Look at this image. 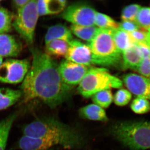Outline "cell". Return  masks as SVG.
Listing matches in <instances>:
<instances>
[{"instance_id": "22", "label": "cell", "mask_w": 150, "mask_h": 150, "mask_svg": "<svg viewBox=\"0 0 150 150\" xmlns=\"http://www.w3.org/2000/svg\"><path fill=\"white\" fill-rule=\"evenodd\" d=\"M95 25L100 29L113 30L119 28V23L107 15L96 12Z\"/></svg>"}, {"instance_id": "20", "label": "cell", "mask_w": 150, "mask_h": 150, "mask_svg": "<svg viewBox=\"0 0 150 150\" xmlns=\"http://www.w3.org/2000/svg\"><path fill=\"white\" fill-rule=\"evenodd\" d=\"M68 47L69 43L66 41L61 40H52L46 44L45 53L51 57H65Z\"/></svg>"}, {"instance_id": "15", "label": "cell", "mask_w": 150, "mask_h": 150, "mask_svg": "<svg viewBox=\"0 0 150 150\" xmlns=\"http://www.w3.org/2000/svg\"><path fill=\"white\" fill-rule=\"evenodd\" d=\"M122 67L123 69L137 70L143 60L141 52L136 45L122 53Z\"/></svg>"}, {"instance_id": "1", "label": "cell", "mask_w": 150, "mask_h": 150, "mask_svg": "<svg viewBox=\"0 0 150 150\" xmlns=\"http://www.w3.org/2000/svg\"><path fill=\"white\" fill-rule=\"evenodd\" d=\"M30 51L32 63L20 87L23 102L39 100L51 108L57 107L70 96L72 86L64 82L52 57L37 48Z\"/></svg>"}, {"instance_id": "5", "label": "cell", "mask_w": 150, "mask_h": 150, "mask_svg": "<svg viewBox=\"0 0 150 150\" xmlns=\"http://www.w3.org/2000/svg\"><path fill=\"white\" fill-rule=\"evenodd\" d=\"M122 86V81L111 74L106 68L91 67L79 83L77 90L82 96L88 98L98 92L120 88Z\"/></svg>"}, {"instance_id": "4", "label": "cell", "mask_w": 150, "mask_h": 150, "mask_svg": "<svg viewBox=\"0 0 150 150\" xmlns=\"http://www.w3.org/2000/svg\"><path fill=\"white\" fill-rule=\"evenodd\" d=\"M112 131L118 140L131 149H150V122H121L114 125Z\"/></svg>"}, {"instance_id": "19", "label": "cell", "mask_w": 150, "mask_h": 150, "mask_svg": "<svg viewBox=\"0 0 150 150\" xmlns=\"http://www.w3.org/2000/svg\"><path fill=\"white\" fill-rule=\"evenodd\" d=\"M17 116V112H15L0 121V150H5L10 131Z\"/></svg>"}, {"instance_id": "8", "label": "cell", "mask_w": 150, "mask_h": 150, "mask_svg": "<svg viewBox=\"0 0 150 150\" xmlns=\"http://www.w3.org/2000/svg\"><path fill=\"white\" fill-rule=\"evenodd\" d=\"M96 11L86 3H76L69 6L63 12L62 17L75 25L95 26Z\"/></svg>"}, {"instance_id": "21", "label": "cell", "mask_w": 150, "mask_h": 150, "mask_svg": "<svg viewBox=\"0 0 150 150\" xmlns=\"http://www.w3.org/2000/svg\"><path fill=\"white\" fill-rule=\"evenodd\" d=\"M99 28L95 26H82L72 25L71 30L72 33L81 38L89 43L93 39L99 30Z\"/></svg>"}, {"instance_id": "9", "label": "cell", "mask_w": 150, "mask_h": 150, "mask_svg": "<svg viewBox=\"0 0 150 150\" xmlns=\"http://www.w3.org/2000/svg\"><path fill=\"white\" fill-rule=\"evenodd\" d=\"M91 67L66 60L59 65V71L62 79L68 85H79Z\"/></svg>"}, {"instance_id": "2", "label": "cell", "mask_w": 150, "mask_h": 150, "mask_svg": "<svg viewBox=\"0 0 150 150\" xmlns=\"http://www.w3.org/2000/svg\"><path fill=\"white\" fill-rule=\"evenodd\" d=\"M23 136L35 138L52 139L67 148L81 144V137L69 127L51 118L37 119L25 126Z\"/></svg>"}, {"instance_id": "7", "label": "cell", "mask_w": 150, "mask_h": 150, "mask_svg": "<svg viewBox=\"0 0 150 150\" xmlns=\"http://www.w3.org/2000/svg\"><path fill=\"white\" fill-rule=\"evenodd\" d=\"M30 66L27 59H7L0 66V82L9 84L22 82Z\"/></svg>"}, {"instance_id": "17", "label": "cell", "mask_w": 150, "mask_h": 150, "mask_svg": "<svg viewBox=\"0 0 150 150\" xmlns=\"http://www.w3.org/2000/svg\"><path fill=\"white\" fill-rule=\"evenodd\" d=\"M79 114L83 118L93 121H105L108 120L104 109L95 104L88 105L81 108Z\"/></svg>"}, {"instance_id": "23", "label": "cell", "mask_w": 150, "mask_h": 150, "mask_svg": "<svg viewBox=\"0 0 150 150\" xmlns=\"http://www.w3.org/2000/svg\"><path fill=\"white\" fill-rule=\"evenodd\" d=\"M95 104L102 108L109 107L113 100V96L110 90H105L96 93L91 96Z\"/></svg>"}, {"instance_id": "14", "label": "cell", "mask_w": 150, "mask_h": 150, "mask_svg": "<svg viewBox=\"0 0 150 150\" xmlns=\"http://www.w3.org/2000/svg\"><path fill=\"white\" fill-rule=\"evenodd\" d=\"M71 30L62 24L55 25L48 28L45 36V44L54 40H64L69 43L73 40V35Z\"/></svg>"}, {"instance_id": "24", "label": "cell", "mask_w": 150, "mask_h": 150, "mask_svg": "<svg viewBox=\"0 0 150 150\" xmlns=\"http://www.w3.org/2000/svg\"><path fill=\"white\" fill-rule=\"evenodd\" d=\"M13 15L7 9L0 7V34L9 32L12 27Z\"/></svg>"}, {"instance_id": "27", "label": "cell", "mask_w": 150, "mask_h": 150, "mask_svg": "<svg viewBox=\"0 0 150 150\" xmlns=\"http://www.w3.org/2000/svg\"><path fill=\"white\" fill-rule=\"evenodd\" d=\"M142 7L139 5L132 4L126 6L122 10L121 18L122 21L134 22Z\"/></svg>"}, {"instance_id": "38", "label": "cell", "mask_w": 150, "mask_h": 150, "mask_svg": "<svg viewBox=\"0 0 150 150\" xmlns=\"http://www.w3.org/2000/svg\"><path fill=\"white\" fill-rule=\"evenodd\" d=\"M148 31H149L148 33H149L150 34V28L149 29V30H148Z\"/></svg>"}, {"instance_id": "35", "label": "cell", "mask_w": 150, "mask_h": 150, "mask_svg": "<svg viewBox=\"0 0 150 150\" xmlns=\"http://www.w3.org/2000/svg\"><path fill=\"white\" fill-rule=\"evenodd\" d=\"M29 0H14L12 1L13 6L16 8L17 11L22 8L28 3Z\"/></svg>"}, {"instance_id": "16", "label": "cell", "mask_w": 150, "mask_h": 150, "mask_svg": "<svg viewBox=\"0 0 150 150\" xmlns=\"http://www.w3.org/2000/svg\"><path fill=\"white\" fill-rule=\"evenodd\" d=\"M22 97L20 90L8 88H0V110L10 107L16 103Z\"/></svg>"}, {"instance_id": "34", "label": "cell", "mask_w": 150, "mask_h": 150, "mask_svg": "<svg viewBox=\"0 0 150 150\" xmlns=\"http://www.w3.org/2000/svg\"><path fill=\"white\" fill-rule=\"evenodd\" d=\"M36 6L38 13L39 16L48 15L47 10L46 0H40L36 1Z\"/></svg>"}, {"instance_id": "36", "label": "cell", "mask_w": 150, "mask_h": 150, "mask_svg": "<svg viewBox=\"0 0 150 150\" xmlns=\"http://www.w3.org/2000/svg\"><path fill=\"white\" fill-rule=\"evenodd\" d=\"M146 43L150 47V34L148 32Z\"/></svg>"}, {"instance_id": "10", "label": "cell", "mask_w": 150, "mask_h": 150, "mask_svg": "<svg viewBox=\"0 0 150 150\" xmlns=\"http://www.w3.org/2000/svg\"><path fill=\"white\" fill-rule=\"evenodd\" d=\"M66 60L76 64L90 67L92 57L90 47L79 40L75 39L69 43V47L65 56Z\"/></svg>"}, {"instance_id": "6", "label": "cell", "mask_w": 150, "mask_h": 150, "mask_svg": "<svg viewBox=\"0 0 150 150\" xmlns=\"http://www.w3.org/2000/svg\"><path fill=\"white\" fill-rule=\"evenodd\" d=\"M36 1H29L23 7L18 10L12 23L13 27L29 46L33 43L35 28L39 17Z\"/></svg>"}, {"instance_id": "30", "label": "cell", "mask_w": 150, "mask_h": 150, "mask_svg": "<svg viewBox=\"0 0 150 150\" xmlns=\"http://www.w3.org/2000/svg\"><path fill=\"white\" fill-rule=\"evenodd\" d=\"M136 70L143 76L150 79V58L143 59Z\"/></svg>"}, {"instance_id": "28", "label": "cell", "mask_w": 150, "mask_h": 150, "mask_svg": "<svg viewBox=\"0 0 150 150\" xmlns=\"http://www.w3.org/2000/svg\"><path fill=\"white\" fill-rule=\"evenodd\" d=\"M132 98V94L126 89H120L115 93L113 100L116 105L123 106L128 104Z\"/></svg>"}, {"instance_id": "33", "label": "cell", "mask_w": 150, "mask_h": 150, "mask_svg": "<svg viewBox=\"0 0 150 150\" xmlns=\"http://www.w3.org/2000/svg\"><path fill=\"white\" fill-rule=\"evenodd\" d=\"M135 45L141 52L143 59L150 58V47L146 43L137 42Z\"/></svg>"}, {"instance_id": "39", "label": "cell", "mask_w": 150, "mask_h": 150, "mask_svg": "<svg viewBox=\"0 0 150 150\" xmlns=\"http://www.w3.org/2000/svg\"><path fill=\"white\" fill-rule=\"evenodd\" d=\"M2 1H1V0H0V2H1Z\"/></svg>"}, {"instance_id": "25", "label": "cell", "mask_w": 150, "mask_h": 150, "mask_svg": "<svg viewBox=\"0 0 150 150\" xmlns=\"http://www.w3.org/2000/svg\"><path fill=\"white\" fill-rule=\"evenodd\" d=\"M135 22L143 30H149L150 28V7L141 8Z\"/></svg>"}, {"instance_id": "12", "label": "cell", "mask_w": 150, "mask_h": 150, "mask_svg": "<svg viewBox=\"0 0 150 150\" xmlns=\"http://www.w3.org/2000/svg\"><path fill=\"white\" fill-rule=\"evenodd\" d=\"M22 49L21 42L15 36L6 33L0 34V56L16 57Z\"/></svg>"}, {"instance_id": "3", "label": "cell", "mask_w": 150, "mask_h": 150, "mask_svg": "<svg viewBox=\"0 0 150 150\" xmlns=\"http://www.w3.org/2000/svg\"><path fill=\"white\" fill-rule=\"evenodd\" d=\"M110 30L100 29L90 42L93 64L117 67L122 62V53L116 47Z\"/></svg>"}, {"instance_id": "26", "label": "cell", "mask_w": 150, "mask_h": 150, "mask_svg": "<svg viewBox=\"0 0 150 150\" xmlns=\"http://www.w3.org/2000/svg\"><path fill=\"white\" fill-rule=\"evenodd\" d=\"M131 108L132 111L137 114H145L150 111V102L145 98L137 97L131 103Z\"/></svg>"}, {"instance_id": "11", "label": "cell", "mask_w": 150, "mask_h": 150, "mask_svg": "<svg viewBox=\"0 0 150 150\" xmlns=\"http://www.w3.org/2000/svg\"><path fill=\"white\" fill-rule=\"evenodd\" d=\"M124 84L129 91L137 97L150 100V79L140 75L129 74L123 78Z\"/></svg>"}, {"instance_id": "37", "label": "cell", "mask_w": 150, "mask_h": 150, "mask_svg": "<svg viewBox=\"0 0 150 150\" xmlns=\"http://www.w3.org/2000/svg\"><path fill=\"white\" fill-rule=\"evenodd\" d=\"M3 58L1 56H0V66L3 63Z\"/></svg>"}, {"instance_id": "32", "label": "cell", "mask_w": 150, "mask_h": 150, "mask_svg": "<svg viewBox=\"0 0 150 150\" xmlns=\"http://www.w3.org/2000/svg\"><path fill=\"white\" fill-rule=\"evenodd\" d=\"M129 33L132 38L136 42V43L137 42L146 43L148 33L146 31L143 30H139V29Z\"/></svg>"}, {"instance_id": "31", "label": "cell", "mask_w": 150, "mask_h": 150, "mask_svg": "<svg viewBox=\"0 0 150 150\" xmlns=\"http://www.w3.org/2000/svg\"><path fill=\"white\" fill-rule=\"evenodd\" d=\"M119 29L130 33L140 29V28L134 22L122 21L119 23Z\"/></svg>"}, {"instance_id": "29", "label": "cell", "mask_w": 150, "mask_h": 150, "mask_svg": "<svg viewBox=\"0 0 150 150\" xmlns=\"http://www.w3.org/2000/svg\"><path fill=\"white\" fill-rule=\"evenodd\" d=\"M48 15L61 12L64 9L67 1L65 0H46Z\"/></svg>"}, {"instance_id": "18", "label": "cell", "mask_w": 150, "mask_h": 150, "mask_svg": "<svg viewBox=\"0 0 150 150\" xmlns=\"http://www.w3.org/2000/svg\"><path fill=\"white\" fill-rule=\"evenodd\" d=\"M112 34L116 47L121 53L136 44L130 33L119 28L112 30Z\"/></svg>"}, {"instance_id": "13", "label": "cell", "mask_w": 150, "mask_h": 150, "mask_svg": "<svg viewBox=\"0 0 150 150\" xmlns=\"http://www.w3.org/2000/svg\"><path fill=\"white\" fill-rule=\"evenodd\" d=\"M19 147L22 150H47L59 142L52 139L31 138L23 136L18 143Z\"/></svg>"}]
</instances>
